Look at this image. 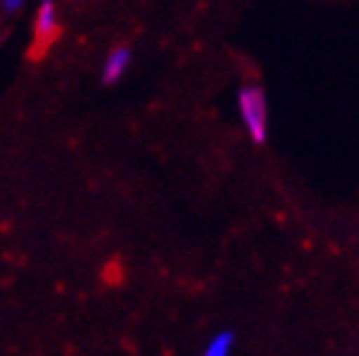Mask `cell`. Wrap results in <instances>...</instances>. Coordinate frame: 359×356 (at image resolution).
Wrapping results in <instances>:
<instances>
[{
	"mask_svg": "<svg viewBox=\"0 0 359 356\" xmlns=\"http://www.w3.org/2000/svg\"><path fill=\"white\" fill-rule=\"evenodd\" d=\"M0 8H3L6 13H18L23 8V0H0Z\"/></svg>",
	"mask_w": 359,
	"mask_h": 356,
	"instance_id": "5",
	"label": "cell"
},
{
	"mask_svg": "<svg viewBox=\"0 0 359 356\" xmlns=\"http://www.w3.org/2000/svg\"><path fill=\"white\" fill-rule=\"evenodd\" d=\"M232 343H235V336L229 334V331H222V334H217L209 341V346L204 349L201 356H229L232 354Z\"/></svg>",
	"mask_w": 359,
	"mask_h": 356,
	"instance_id": "4",
	"label": "cell"
},
{
	"mask_svg": "<svg viewBox=\"0 0 359 356\" xmlns=\"http://www.w3.org/2000/svg\"><path fill=\"white\" fill-rule=\"evenodd\" d=\"M130 62H133V54H130V48H128V46L112 48L110 54H107V59H104V64H102V82L104 84H115L120 76L128 71Z\"/></svg>",
	"mask_w": 359,
	"mask_h": 356,
	"instance_id": "2",
	"label": "cell"
},
{
	"mask_svg": "<svg viewBox=\"0 0 359 356\" xmlns=\"http://www.w3.org/2000/svg\"><path fill=\"white\" fill-rule=\"evenodd\" d=\"M237 107L245 130L255 143H265L268 137V102H265V92L260 87H242L237 95Z\"/></svg>",
	"mask_w": 359,
	"mask_h": 356,
	"instance_id": "1",
	"label": "cell"
},
{
	"mask_svg": "<svg viewBox=\"0 0 359 356\" xmlns=\"http://www.w3.org/2000/svg\"><path fill=\"white\" fill-rule=\"evenodd\" d=\"M56 28H59V15H56V3L54 0H41V6L36 11V21L34 31L41 41H48L56 36Z\"/></svg>",
	"mask_w": 359,
	"mask_h": 356,
	"instance_id": "3",
	"label": "cell"
}]
</instances>
